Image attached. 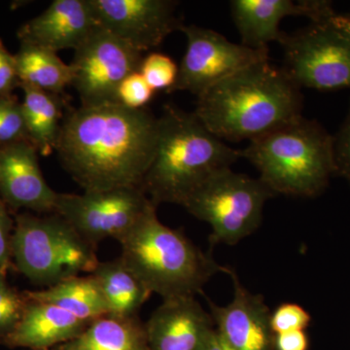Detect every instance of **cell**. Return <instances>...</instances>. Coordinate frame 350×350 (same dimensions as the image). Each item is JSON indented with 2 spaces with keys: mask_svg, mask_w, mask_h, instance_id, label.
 <instances>
[{
  "mask_svg": "<svg viewBox=\"0 0 350 350\" xmlns=\"http://www.w3.org/2000/svg\"><path fill=\"white\" fill-rule=\"evenodd\" d=\"M157 135L158 118L146 107L81 105L64 116L55 151L84 192L142 188Z\"/></svg>",
  "mask_w": 350,
  "mask_h": 350,
  "instance_id": "obj_1",
  "label": "cell"
},
{
  "mask_svg": "<svg viewBox=\"0 0 350 350\" xmlns=\"http://www.w3.org/2000/svg\"><path fill=\"white\" fill-rule=\"evenodd\" d=\"M303 105L300 88L267 61L207 90L194 113L221 140L250 142L303 116Z\"/></svg>",
  "mask_w": 350,
  "mask_h": 350,
  "instance_id": "obj_2",
  "label": "cell"
},
{
  "mask_svg": "<svg viewBox=\"0 0 350 350\" xmlns=\"http://www.w3.org/2000/svg\"><path fill=\"white\" fill-rule=\"evenodd\" d=\"M241 158V150L207 130L194 112L167 105L158 118L155 153L142 189L156 206H182L208 177Z\"/></svg>",
  "mask_w": 350,
  "mask_h": 350,
  "instance_id": "obj_3",
  "label": "cell"
},
{
  "mask_svg": "<svg viewBox=\"0 0 350 350\" xmlns=\"http://www.w3.org/2000/svg\"><path fill=\"white\" fill-rule=\"evenodd\" d=\"M153 206L119 241L121 258L163 300L196 297L214 275L226 273L211 255L198 247L183 232L163 225Z\"/></svg>",
  "mask_w": 350,
  "mask_h": 350,
  "instance_id": "obj_4",
  "label": "cell"
},
{
  "mask_svg": "<svg viewBox=\"0 0 350 350\" xmlns=\"http://www.w3.org/2000/svg\"><path fill=\"white\" fill-rule=\"evenodd\" d=\"M273 194L312 198L336 174L333 137L304 116L250 142L241 150Z\"/></svg>",
  "mask_w": 350,
  "mask_h": 350,
  "instance_id": "obj_5",
  "label": "cell"
},
{
  "mask_svg": "<svg viewBox=\"0 0 350 350\" xmlns=\"http://www.w3.org/2000/svg\"><path fill=\"white\" fill-rule=\"evenodd\" d=\"M12 259L21 273L47 287L98 267L96 247L55 213L20 214L12 236Z\"/></svg>",
  "mask_w": 350,
  "mask_h": 350,
  "instance_id": "obj_6",
  "label": "cell"
},
{
  "mask_svg": "<svg viewBox=\"0 0 350 350\" xmlns=\"http://www.w3.org/2000/svg\"><path fill=\"white\" fill-rule=\"evenodd\" d=\"M278 43L283 72L301 90L350 88V16L332 10L300 31L283 32Z\"/></svg>",
  "mask_w": 350,
  "mask_h": 350,
  "instance_id": "obj_7",
  "label": "cell"
},
{
  "mask_svg": "<svg viewBox=\"0 0 350 350\" xmlns=\"http://www.w3.org/2000/svg\"><path fill=\"white\" fill-rule=\"evenodd\" d=\"M273 197L259 178L225 169L200 184L182 206L211 226V243L234 245L257 231L265 204Z\"/></svg>",
  "mask_w": 350,
  "mask_h": 350,
  "instance_id": "obj_8",
  "label": "cell"
},
{
  "mask_svg": "<svg viewBox=\"0 0 350 350\" xmlns=\"http://www.w3.org/2000/svg\"><path fill=\"white\" fill-rule=\"evenodd\" d=\"M153 206L142 188L122 187L83 194L57 193L54 213L96 248L105 239L124 238Z\"/></svg>",
  "mask_w": 350,
  "mask_h": 350,
  "instance_id": "obj_9",
  "label": "cell"
},
{
  "mask_svg": "<svg viewBox=\"0 0 350 350\" xmlns=\"http://www.w3.org/2000/svg\"><path fill=\"white\" fill-rule=\"evenodd\" d=\"M142 53L98 27L75 51L72 86L82 107L118 103L117 94L126 76L139 71Z\"/></svg>",
  "mask_w": 350,
  "mask_h": 350,
  "instance_id": "obj_10",
  "label": "cell"
},
{
  "mask_svg": "<svg viewBox=\"0 0 350 350\" xmlns=\"http://www.w3.org/2000/svg\"><path fill=\"white\" fill-rule=\"evenodd\" d=\"M186 51L174 86L167 93L184 91L197 98L219 82L255 64L269 61V50H256L232 43L222 34L198 27L183 25Z\"/></svg>",
  "mask_w": 350,
  "mask_h": 350,
  "instance_id": "obj_11",
  "label": "cell"
},
{
  "mask_svg": "<svg viewBox=\"0 0 350 350\" xmlns=\"http://www.w3.org/2000/svg\"><path fill=\"white\" fill-rule=\"evenodd\" d=\"M96 24L144 53L158 47L170 33L181 31L172 0H89Z\"/></svg>",
  "mask_w": 350,
  "mask_h": 350,
  "instance_id": "obj_12",
  "label": "cell"
},
{
  "mask_svg": "<svg viewBox=\"0 0 350 350\" xmlns=\"http://www.w3.org/2000/svg\"><path fill=\"white\" fill-rule=\"evenodd\" d=\"M234 285L232 300L217 306L208 300L216 332L232 350H275V334L271 329V312L261 295L253 294L227 268Z\"/></svg>",
  "mask_w": 350,
  "mask_h": 350,
  "instance_id": "obj_13",
  "label": "cell"
},
{
  "mask_svg": "<svg viewBox=\"0 0 350 350\" xmlns=\"http://www.w3.org/2000/svg\"><path fill=\"white\" fill-rule=\"evenodd\" d=\"M38 155L29 140L0 145V197L12 208L54 213L57 193L44 178Z\"/></svg>",
  "mask_w": 350,
  "mask_h": 350,
  "instance_id": "obj_14",
  "label": "cell"
},
{
  "mask_svg": "<svg viewBox=\"0 0 350 350\" xmlns=\"http://www.w3.org/2000/svg\"><path fill=\"white\" fill-rule=\"evenodd\" d=\"M144 325L148 350H206L215 331L196 297L163 300Z\"/></svg>",
  "mask_w": 350,
  "mask_h": 350,
  "instance_id": "obj_15",
  "label": "cell"
},
{
  "mask_svg": "<svg viewBox=\"0 0 350 350\" xmlns=\"http://www.w3.org/2000/svg\"><path fill=\"white\" fill-rule=\"evenodd\" d=\"M230 8L241 44L251 49L269 50V44L280 42V25L289 16L317 19L333 9L324 0H232Z\"/></svg>",
  "mask_w": 350,
  "mask_h": 350,
  "instance_id": "obj_16",
  "label": "cell"
},
{
  "mask_svg": "<svg viewBox=\"0 0 350 350\" xmlns=\"http://www.w3.org/2000/svg\"><path fill=\"white\" fill-rule=\"evenodd\" d=\"M96 27L89 0H55L21 27L18 38L21 43L33 44L55 53L75 51Z\"/></svg>",
  "mask_w": 350,
  "mask_h": 350,
  "instance_id": "obj_17",
  "label": "cell"
},
{
  "mask_svg": "<svg viewBox=\"0 0 350 350\" xmlns=\"http://www.w3.org/2000/svg\"><path fill=\"white\" fill-rule=\"evenodd\" d=\"M27 301L19 323L3 340L10 347L52 349L78 337L91 323L51 304Z\"/></svg>",
  "mask_w": 350,
  "mask_h": 350,
  "instance_id": "obj_18",
  "label": "cell"
},
{
  "mask_svg": "<svg viewBox=\"0 0 350 350\" xmlns=\"http://www.w3.org/2000/svg\"><path fill=\"white\" fill-rule=\"evenodd\" d=\"M57 350H148L139 317L107 314L93 320L78 337Z\"/></svg>",
  "mask_w": 350,
  "mask_h": 350,
  "instance_id": "obj_19",
  "label": "cell"
},
{
  "mask_svg": "<svg viewBox=\"0 0 350 350\" xmlns=\"http://www.w3.org/2000/svg\"><path fill=\"white\" fill-rule=\"evenodd\" d=\"M92 275L100 286L109 314L138 317L140 308L152 295L150 290L120 257L98 262Z\"/></svg>",
  "mask_w": 350,
  "mask_h": 350,
  "instance_id": "obj_20",
  "label": "cell"
},
{
  "mask_svg": "<svg viewBox=\"0 0 350 350\" xmlns=\"http://www.w3.org/2000/svg\"><path fill=\"white\" fill-rule=\"evenodd\" d=\"M24 295L27 300L51 304L87 322L109 314L100 286L92 273L73 276L46 289L25 292Z\"/></svg>",
  "mask_w": 350,
  "mask_h": 350,
  "instance_id": "obj_21",
  "label": "cell"
},
{
  "mask_svg": "<svg viewBox=\"0 0 350 350\" xmlns=\"http://www.w3.org/2000/svg\"><path fill=\"white\" fill-rule=\"evenodd\" d=\"M24 92L23 112L27 126V140L39 155L49 156L56 149L63 124V101L59 94L20 85Z\"/></svg>",
  "mask_w": 350,
  "mask_h": 350,
  "instance_id": "obj_22",
  "label": "cell"
},
{
  "mask_svg": "<svg viewBox=\"0 0 350 350\" xmlns=\"http://www.w3.org/2000/svg\"><path fill=\"white\" fill-rule=\"evenodd\" d=\"M15 59L20 85H29L61 96L66 87L72 84L70 64L62 61L53 51L33 44L21 43Z\"/></svg>",
  "mask_w": 350,
  "mask_h": 350,
  "instance_id": "obj_23",
  "label": "cell"
},
{
  "mask_svg": "<svg viewBox=\"0 0 350 350\" xmlns=\"http://www.w3.org/2000/svg\"><path fill=\"white\" fill-rule=\"evenodd\" d=\"M7 271L0 269V338L4 340L16 328L22 319L27 299L10 286Z\"/></svg>",
  "mask_w": 350,
  "mask_h": 350,
  "instance_id": "obj_24",
  "label": "cell"
},
{
  "mask_svg": "<svg viewBox=\"0 0 350 350\" xmlns=\"http://www.w3.org/2000/svg\"><path fill=\"white\" fill-rule=\"evenodd\" d=\"M139 73L154 91H167L176 80L178 66L167 55L153 52L142 59Z\"/></svg>",
  "mask_w": 350,
  "mask_h": 350,
  "instance_id": "obj_25",
  "label": "cell"
},
{
  "mask_svg": "<svg viewBox=\"0 0 350 350\" xmlns=\"http://www.w3.org/2000/svg\"><path fill=\"white\" fill-rule=\"evenodd\" d=\"M27 140L22 103L16 96L0 100V145Z\"/></svg>",
  "mask_w": 350,
  "mask_h": 350,
  "instance_id": "obj_26",
  "label": "cell"
},
{
  "mask_svg": "<svg viewBox=\"0 0 350 350\" xmlns=\"http://www.w3.org/2000/svg\"><path fill=\"white\" fill-rule=\"evenodd\" d=\"M154 91L139 71L126 76L119 86L117 100L130 109H142L153 98Z\"/></svg>",
  "mask_w": 350,
  "mask_h": 350,
  "instance_id": "obj_27",
  "label": "cell"
},
{
  "mask_svg": "<svg viewBox=\"0 0 350 350\" xmlns=\"http://www.w3.org/2000/svg\"><path fill=\"white\" fill-rule=\"evenodd\" d=\"M310 320V313L303 306L297 304H282L271 313V329L275 335L285 332L305 331Z\"/></svg>",
  "mask_w": 350,
  "mask_h": 350,
  "instance_id": "obj_28",
  "label": "cell"
},
{
  "mask_svg": "<svg viewBox=\"0 0 350 350\" xmlns=\"http://www.w3.org/2000/svg\"><path fill=\"white\" fill-rule=\"evenodd\" d=\"M333 152L336 174L350 182V105L345 121L333 137Z\"/></svg>",
  "mask_w": 350,
  "mask_h": 350,
  "instance_id": "obj_29",
  "label": "cell"
},
{
  "mask_svg": "<svg viewBox=\"0 0 350 350\" xmlns=\"http://www.w3.org/2000/svg\"><path fill=\"white\" fill-rule=\"evenodd\" d=\"M19 86L15 55L7 50L0 39V100L12 96L13 90Z\"/></svg>",
  "mask_w": 350,
  "mask_h": 350,
  "instance_id": "obj_30",
  "label": "cell"
},
{
  "mask_svg": "<svg viewBox=\"0 0 350 350\" xmlns=\"http://www.w3.org/2000/svg\"><path fill=\"white\" fill-rule=\"evenodd\" d=\"M14 225L7 204L0 197V269L7 271L12 261Z\"/></svg>",
  "mask_w": 350,
  "mask_h": 350,
  "instance_id": "obj_31",
  "label": "cell"
},
{
  "mask_svg": "<svg viewBox=\"0 0 350 350\" xmlns=\"http://www.w3.org/2000/svg\"><path fill=\"white\" fill-rule=\"evenodd\" d=\"M275 350H308V335L304 330L285 332L275 335Z\"/></svg>",
  "mask_w": 350,
  "mask_h": 350,
  "instance_id": "obj_32",
  "label": "cell"
},
{
  "mask_svg": "<svg viewBox=\"0 0 350 350\" xmlns=\"http://www.w3.org/2000/svg\"><path fill=\"white\" fill-rule=\"evenodd\" d=\"M206 350H232L224 340L218 335L217 332H213L211 338H209L208 344L206 345Z\"/></svg>",
  "mask_w": 350,
  "mask_h": 350,
  "instance_id": "obj_33",
  "label": "cell"
},
{
  "mask_svg": "<svg viewBox=\"0 0 350 350\" xmlns=\"http://www.w3.org/2000/svg\"><path fill=\"white\" fill-rule=\"evenodd\" d=\"M44 350H57L56 349H44Z\"/></svg>",
  "mask_w": 350,
  "mask_h": 350,
  "instance_id": "obj_34",
  "label": "cell"
}]
</instances>
